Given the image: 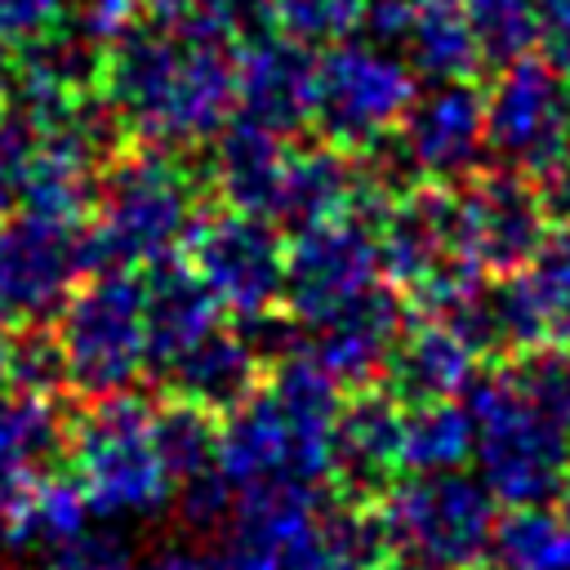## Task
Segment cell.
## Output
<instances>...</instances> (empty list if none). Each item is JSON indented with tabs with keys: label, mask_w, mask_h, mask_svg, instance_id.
<instances>
[{
	"label": "cell",
	"mask_w": 570,
	"mask_h": 570,
	"mask_svg": "<svg viewBox=\"0 0 570 570\" xmlns=\"http://www.w3.org/2000/svg\"><path fill=\"white\" fill-rule=\"evenodd\" d=\"M138 22H142V0H80L71 27L85 31L94 45L107 49L116 36H125Z\"/></svg>",
	"instance_id": "d590c367"
},
{
	"label": "cell",
	"mask_w": 570,
	"mask_h": 570,
	"mask_svg": "<svg viewBox=\"0 0 570 570\" xmlns=\"http://www.w3.org/2000/svg\"><path fill=\"white\" fill-rule=\"evenodd\" d=\"M405 476V405L383 383L347 387L330 423L325 494L347 503H383Z\"/></svg>",
	"instance_id": "8fae6325"
},
{
	"label": "cell",
	"mask_w": 570,
	"mask_h": 570,
	"mask_svg": "<svg viewBox=\"0 0 570 570\" xmlns=\"http://www.w3.org/2000/svg\"><path fill=\"white\" fill-rule=\"evenodd\" d=\"M9 334H13V321L0 316V387H4V374H9Z\"/></svg>",
	"instance_id": "b9f144b4"
},
{
	"label": "cell",
	"mask_w": 570,
	"mask_h": 570,
	"mask_svg": "<svg viewBox=\"0 0 570 570\" xmlns=\"http://www.w3.org/2000/svg\"><path fill=\"white\" fill-rule=\"evenodd\" d=\"M9 116V98H4V80H0V120Z\"/></svg>",
	"instance_id": "f6af8a7d"
},
{
	"label": "cell",
	"mask_w": 570,
	"mask_h": 570,
	"mask_svg": "<svg viewBox=\"0 0 570 570\" xmlns=\"http://www.w3.org/2000/svg\"><path fill=\"white\" fill-rule=\"evenodd\" d=\"M147 570H227V561L209 548H165L147 561Z\"/></svg>",
	"instance_id": "ab89813d"
},
{
	"label": "cell",
	"mask_w": 570,
	"mask_h": 570,
	"mask_svg": "<svg viewBox=\"0 0 570 570\" xmlns=\"http://www.w3.org/2000/svg\"><path fill=\"white\" fill-rule=\"evenodd\" d=\"M89 499L67 468L53 472H9L0 499V530L9 548L62 543L85 530Z\"/></svg>",
	"instance_id": "7402d4cb"
},
{
	"label": "cell",
	"mask_w": 570,
	"mask_h": 570,
	"mask_svg": "<svg viewBox=\"0 0 570 570\" xmlns=\"http://www.w3.org/2000/svg\"><path fill=\"white\" fill-rule=\"evenodd\" d=\"M472 441H476V428L463 396L405 405V472L463 468V459L472 454Z\"/></svg>",
	"instance_id": "4316f807"
},
{
	"label": "cell",
	"mask_w": 570,
	"mask_h": 570,
	"mask_svg": "<svg viewBox=\"0 0 570 570\" xmlns=\"http://www.w3.org/2000/svg\"><path fill=\"white\" fill-rule=\"evenodd\" d=\"M223 307L196 267L178 254L160 258L142 276V343L147 374H165L187 347H196L214 325H223Z\"/></svg>",
	"instance_id": "ac0fdd59"
},
{
	"label": "cell",
	"mask_w": 570,
	"mask_h": 570,
	"mask_svg": "<svg viewBox=\"0 0 570 570\" xmlns=\"http://www.w3.org/2000/svg\"><path fill=\"white\" fill-rule=\"evenodd\" d=\"M534 9H539V53L557 71H570V0H534Z\"/></svg>",
	"instance_id": "74e56055"
},
{
	"label": "cell",
	"mask_w": 570,
	"mask_h": 570,
	"mask_svg": "<svg viewBox=\"0 0 570 570\" xmlns=\"http://www.w3.org/2000/svg\"><path fill=\"white\" fill-rule=\"evenodd\" d=\"M374 240H379L383 281L396 285L401 294H410L414 285H423L450 258H468L463 254V240H459L454 187L419 183V187L401 191L383 209V218L374 223Z\"/></svg>",
	"instance_id": "2e32d148"
},
{
	"label": "cell",
	"mask_w": 570,
	"mask_h": 570,
	"mask_svg": "<svg viewBox=\"0 0 570 570\" xmlns=\"http://www.w3.org/2000/svg\"><path fill=\"white\" fill-rule=\"evenodd\" d=\"M476 352L459 330L432 316H410L401 330L387 365H383V387L401 405H428V401H459L468 383L476 379Z\"/></svg>",
	"instance_id": "ffe728a7"
},
{
	"label": "cell",
	"mask_w": 570,
	"mask_h": 570,
	"mask_svg": "<svg viewBox=\"0 0 570 570\" xmlns=\"http://www.w3.org/2000/svg\"><path fill=\"white\" fill-rule=\"evenodd\" d=\"M503 370H508V379L517 383V392L539 414H548L557 428L570 432V343L521 352V356L503 361Z\"/></svg>",
	"instance_id": "f546056e"
},
{
	"label": "cell",
	"mask_w": 570,
	"mask_h": 570,
	"mask_svg": "<svg viewBox=\"0 0 570 570\" xmlns=\"http://www.w3.org/2000/svg\"><path fill=\"white\" fill-rule=\"evenodd\" d=\"M4 383L22 387V392H36V396H49V401H62L71 392L67 356H62V343L53 334V321H22L9 334V374H4Z\"/></svg>",
	"instance_id": "f1b7e54d"
},
{
	"label": "cell",
	"mask_w": 570,
	"mask_h": 570,
	"mask_svg": "<svg viewBox=\"0 0 570 570\" xmlns=\"http://www.w3.org/2000/svg\"><path fill=\"white\" fill-rule=\"evenodd\" d=\"M89 276L85 223L13 209L0 218V316L53 321L76 281Z\"/></svg>",
	"instance_id": "30bf717a"
},
{
	"label": "cell",
	"mask_w": 570,
	"mask_h": 570,
	"mask_svg": "<svg viewBox=\"0 0 570 570\" xmlns=\"http://www.w3.org/2000/svg\"><path fill=\"white\" fill-rule=\"evenodd\" d=\"M267 379V365L249 352V343L240 338L236 325H214L196 347H187L165 374V392L205 405L209 414H232L236 405H245Z\"/></svg>",
	"instance_id": "44dd1931"
},
{
	"label": "cell",
	"mask_w": 570,
	"mask_h": 570,
	"mask_svg": "<svg viewBox=\"0 0 570 570\" xmlns=\"http://www.w3.org/2000/svg\"><path fill=\"white\" fill-rule=\"evenodd\" d=\"M53 334L67 356V383L76 396H107L134 387L147 370L142 343V276L102 267L76 281L53 312Z\"/></svg>",
	"instance_id": "5b68a950"
},
{
	"label": "cell",
	"mask_w": 570,
	"mask_h": 570,
	"mask_svg": "<svg viewBox=\"0 0 570 570\" xmlns=\"http://www.w3.org/2000/svg\"><path fill=\"white\" fill-rule=\"evenodd\" d=\"M98 89L134 142L187 151L236 116V45L142 18L102 49Z\"/></svg>",
	"instance_id": "6da1fadb"
},
{
	"label": "cell",
	"mask_w": 570,
	"mask_h": 570,
	"mask_svg": "<svg viewBox=\"0 0 570 570\" xmlns=\"http://www.w3.org/2000/svg\"><path fill=\"white\" fill-rule=\"evenodd\" d=\"M142 18L183 36H209V40H232L218 13V0H142ZM236 45V40H232Z\"/></svg>",
	"instance_id": "e575fe53"
},
{
	"label": "cell",
	"mask_w": 570,
	"mask_h": 570,
	"mask_svg": "<svg viewBox=\"0 0 570 570\" xmlns=\"http://www.w3.org/2000/svg\"><path fill=\"white\" fill-rule=\"evenodd\" d=\"M472 40L485 67H508L539 53V9L534 0H463Z\"/></svg>",
	"instance_id": "83f0119b"
},
{
	"label": "cell",
	"mask_w": 570,
	"mask_h": 570,
	"mask_svg": "<svg viewBox=\"0 0 570 570\" xmlns=\"http://www.w3.org/2000/svg\"><path fill=\"white\" fill-rule=\"evenodd\" d=\"M566 142H570V85H566Z\"/></svg>",
	"instance_id": "ee69618b"
},
{
	"label": "cell",
	"mask_w": 570,
	"mask_h": 570,
	"mask_svg": "<svg viewBox=\"0 0 570 570\" xmlns=\"http://www.w3.org/2000/svg\"><path fill=\"white\" fill-rule=\"evenodd\" d=\"M183 249H187L183 258L196 267V276L209 285V294L227 316H249L281 303L285 240L272 218L227 205L200 209Z\"/></svg>",
	"instance_id": "9c48e42d"
},
{
	"label": "cell",
	"mask_w": 570,
	"mask_h": 570,
	"mask_svg": "<svg viewBox=\"0 0 570 570\" xmlns=\"http://www.w3.org/2000/svg\"><path fill=\"white\" fill-rule=\"evenodd\" d=\"M272 27L325 49L361 27V0H272Z\"/></svg>",
	"instance_id": "4dcf8cb0"
},
{
	"label": "cell",
	"mask_w": 570,
	"mask_h": 570,
	"mask_svg": "<svg viewBox=\"0 0 570 570\" xmlns=\"http://www.w3.org/2000/svg\"><path fill=\"white\" fill-rule=\"evenodd\" d=\"M387 525L401 548L423 552L441 566L463 570L485 557L494 534V494L485 481L445 468V472H405L383 499Z\"/></svg>",
	"instance_id": "ba28073f"
},
{
	"label": "cell",
	"mask_w": 570,
	"mask_h": 570,
	"mask_svg": "<svg viewBox=\"0 0 570 570\" xmlns=\"http://www.w3.org/2000/svg\"><path fill=\"white\" fill-rule=\"evenodd\" d=\"M151 396L120 387L67 410V472L89 512H151L169 499V472L151 445Z\"/></svg>",
	"instance_id": "3957f363"
},
{
	"label": "cell",
	"mask_w": 570,
	"mask_h": 570,
	"mask_svg": "<svg viewBox=\"0 0 570 570\" xmlns=\"http://www.w3.org/2000/svg\"><path fill=\"white\" fill-rule=\"evenodd\" d=\"M218 441H223V419L209 414L196 401H183L165 392L151 405V445L169 472V485L218 468Z\"/></svg>",
	"instance_id": "484cf974"
},
{
	"label": "cell",
	"mask_w": 570,
	"mask_h": 570,
	"mask_svg": "<svg viewBox=\"0 0 570 570\" xmlns=\"http://www.w3.org/2000/svg\"><path fill=\"white\" fill-rule=\"evenodd\" d=\"M205 196V178L187 165L183 151L134 142L120 147L94 191V209L85 223L89 236V272L102 267H151L183 249Z\"/></svg>",
	"instance_id": "7a4b0ae2"
},
{
	"label": "cell",
	"mask_w": 570,
	"mask_h": 570,
	"mask_svg": "<svg viewBox=\"0 0 570 570\" xmlns=\"http://www.w3.org/2000/svg\"><path fill=\"white\" fill-rule=\"evenodd\" d=\"M410 316L414 312L405 294L387 281H374L365 294H356L325 321L307 325V352L343 383V392L361 383H379Z\"/></svg>",
	"instance_id": "e0dca14e"
},
{
	"label": "cell",
	"mask_w": 570,
	"mask_h": 570,
	"mask_svg": "<svg viewBox=\"0 0 570 570\" xmlns=\"http://www.w3.org/2000/svg\"><path fill=\"white\" fill-rule=\"evenodd\" d=\"M232 512H236V481L218 468L209 472H196L187 481H178V494H174V521L187 530V534H218L232 525Z\"/></svg>",
	"instance_id": "1f68e13d"
},
{
	"label": "cell",
	"mask_w": 570,
	"mask_h": 570,
	"mask_svg": "<svg viewBox=\"0 0 570 570\" xmlns=\"http://www.w3.org/2000/svg\"><path fill=\"white\" fill-rule=\"evenodd\" d=\"M463 570H525V566H512V561H503V557H476V561H468Z\"/></svg>",
	"instance_id": "7bdbcfd3"
},
{
	"label": "cell",
	"mask_w": 570,
	"mask_h": 570,
	"mask_svg": "<svg viewBox=\"0 0 570 570\" xmlns=\"http://www.w3.org/2000/svg\"><path fill=\"white\" fill-rule=\"evenodd\" d=\"M67 463V410L62 401L0 387V468L9 472H53Z\"/></svg>",
	"instance_id": "d4e9b609"
},
{
	"label": "cell",
	"mask_w": 570,
	"mask_h": 570,
	"mask_svg": "<svg viewBox=\"0 0 570 570\" xmlns=\"http://www.w3.org/2000/svg\"><path fill=\"white\" fill-rule=\"evenodd\" d=\"M454 205H459L463 254L490 276H503L530 263L552 227L543 187L503 165H485L481 174L459 183Z\"/></svg>",
	"instance_id": "4fadbf2b"
},
{
	"label": "cell",
	"mask_w": 570,
	"mask_h": 570,
	"mask_svg": "<svg viewBox=\"0 0 570 570\" xmlns=\"http://www.w3.org/2000/svg\"><path fill=\"white\" fill-rule=\"evenodd\" d=\"M379 570H454V566H441V561H432V557H423V552H410V548H396Z\"/></svg>",
	"instance_id": "60d3db41"
},
{
	"label": "cell",
	"mask_w": 570,
	"mask_h": 570,
	"mask_svg": "<svg viewBox=\"0 0 570 570\" xmlns=\"http://www.w3.org/2000/svg\"><path fill=\"white\" fill-rule=\"evenodd\" d=\"M356 183L361 178H356L352 151L325 142V138H316L307 147H289L272 223H285L289 232H298V227H312V223L352 214Z\"/></svg>",
	"instance_id": "603a6c76"
},
{
	"label": "cell",
	"mask_w": 570,
	"mask_h": 570,
	"mask_svg": "<svg viewBox=\"0 0 570 570\" xmlns=\"http://www.w3.org/2000/svg\"><path fill=\"white\" fill-rule=\"evenodd\" d=\"M463 405L476 428L472 454L494 499L512 508L561 499L570 481V432L539 414L503 365L476 374L463 392Z\"/></svg>",
	"instance_id": "277c9868"
},
{
	"label": "cell",
	"mask_w": 570,
	"mask_h": 570,
	"mask_svg": "<svg viewBox=\"0 0 570 570\" xmlns=\"http://www.w3.org/2000/svg\"><path fill=\"white\" fill-rule=\"evenodd\" d=\"M312 89H316L312 45L276 27L236 40V116L281 138H294L312 129Z\"/></svg>",
	"instance_id": "9a60e30c"
},
{
	"label": "cell",
	"mask_w": 570,
	"mask_h": 570,
	"mask_svg": "<svg viewBox=\"0 0 570 570\" xmlns=\"http://www.w3.org/2000/svg\"><path fill=\"white\" fill-rule=\"evenodd\" d=\"M485 142L494 165L517 169L534 183L570 160L566 85L543 53L494 67V80L485 89Z\"/></svg>",
	"instance_id": "52a82bcc"
},
{
	"label": "cell",
	"mask_w": 570,
	"mask_h": 570,
	"mask_svg": "<svg viewBox=\"0 0 570 570\" xmlns=\"http://www.w3.org/2000/svg\"><path fill=\"white\" fill-rule=\"evenodd\" d=\"M396 134L423 183L459 187L490 165L485 89L476 80H436L414 94Z\"/></svg>",
	"instance_id": "5bb4252c"
},
{
	"label": "cell",
	"mask_w": 570,
	"mask_h": 570,
	"mask_svg": "<svg viewBox=\"0 0 570 570\" xmlns=\"http://www.w3.org/2000/svg\"><path fill=\"white\" fill-rule=\"evenodd\" d=\"M223 27L232 40H245L263 27H272V0H218Z\"/></svg>",
	"instance_id": "f35d334b"
},
{
	"label": "cell",
	"mask_w": 570,
	"mask_h": 570,
	"mask_svg": "<svg viewBox=\"0 0 570 570\" xmlns=\"http://www.w3.org/2000/svg\"><path fill=\"white\" fill-rule=\"evenodd\" d=\"M419 9H423V0H361V27L356 31H365V40H374V45L396 49Z\"/></svg>",
	"instance_id": "8d00e7d4"
},
{
	"label": "cell",
	"mask_w": 570,
	"mask_h": 570,
	"mask_svg": "<svg viewBox=\"0 0 570 570\" xmlns=\"http://www.w3.org/2000/svg\"><path fill=\"white\" fill-rule=\"evenodd\" d=\"M71 0H0V58L67 22Z\"/></svg>",
	"instance_id": "836d02e7"
},
{
	"label": "cell",
	"mask_w": 570,
	"mask_h": 570,
	"mask_svg": "<svg viewBox=\"0 0 570 570\" xmlns=\"http://www.w3.org/2000/svg\"><path fill=\"white\" fill-rule=\"evenodd\" d=\"M40 570H134V552L116 534H85L80 530L71 539L53 543V552L40 561Z\"/></svg>",
	"instance_id": "d6a6232c"
},
{
	"label": "cell",
	"mask_w": 570,
	"mask_h": 570,
	"mask_svg": "<svg viewBox=\"0 0 570 570\" xmlns=\"http://www.w3.org/2000/svg\"><path fill=\"white\" fill-rule=\"evenodd\" d=\"M396 49L410 62V71L428 85L476 80L485 71L481 49H476L472 27H468V13H463V0H423V9L414 13V22Z\"/></svg>",
	"instance_id": "cb8c5ba5"
},
{
	"label": "cell",
	"mask_w": 570,
	"mask_h": 570,
	"mask_svg": "<svg viewBox=\"0 0 570 570\" xmlns=\"http://www.w3.org/2000/svg\"><path fill=\"white\" fill-rule=\"evenodd\" d=\"M414 94L419 76L396 49L374 40H334L316 58L312 129L343 151H361L401 125Z\"/></svg>",
	"instance_id": "8992f818"
},
{
	"label": "cell",
	"mask_w": 570,
	"mask_h": 570,
	"mask_svg": "<svg viewBox=\"0 0 570 570\" xmlns=\"http://www.w3.org/2000/svg\"><path fill=\"white\" fill-rule=\"evenodd\" d=\"M285 160H289V138L232 116L214 138H209V156H205V187L218 196V205L227 209H245V214H276V196H281V178H285Z\"/></svg>",
	"instance_id": "d6986e66"
},
{
	"label": "cell",
	"mask_w": 570,
	"mask_h": 570,
	"mask_svg": "<svg viewBox=\"0 0 570 570\" xmlns=\"http://www.w3.org/2000/svg\"><path fill=\"white\" fill-rule=\"evenodd\" d=\"M383 281L374 227L356 214H338L312 227H298L285 245V289L281 303L303 321L316 325L356 294Z\"/></svg>",
	"instance_id": "7c38bea8"
}]
</instances>
